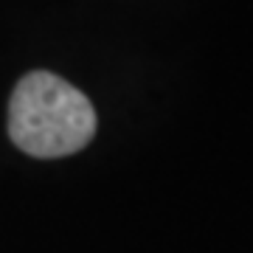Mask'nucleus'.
Returning <instances> with one entry per match:
<instances>
[{
  "mask_svg": "<svg viewBox=\"0 0 253 253\" xmlns=\"http://www.w3.org/2000/svg\"><path fill=\"white\" fill-rule=\"evenodd\" d=\"M9 135L34 158L73 155L96 135V110L71 82L45 71L26 73L9 101Z\"/></svg>",
  "mask_w": 253,
  "mask_h": 253,
  "instance_id": "1",
  "label": "nucleus"
}]
</instances>
